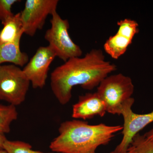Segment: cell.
<instances>
[{
    "label": "cell",
    "instance_id": "cell-1",
    "mask_svg": "<svg viewBox=\"0 0 153 153\" xmlns=\"http://www.w3.org/2000/svg\"><path fill=\"white\" fill-rule=\"evenodd\" d=\"M116 69L115 64L105 60L101 49H93L84 57L71 58L55 68L50 76L51 89L59 103L65 105L71 99L74 86L92 90Z\"/></svg>",
    "mask_w": 153,
    "mask_h": 153
},
{
    "label": "cell",
    "instance_id": "cell-2",
    "mask_svg": "<svg viewBox=\"0 0 153 153\" xmlns=\"http://www.w3.org/2000/svg\"><path fill=\"white\" fill-rule=\"evenodd\" d=\"M123 128L120 125H93L82 120L66 121L60 124L59 135L49 148L57 153H96L98 147L108 144Z\"/></svg>",
    "mask_w": 153,
    "mask_h": 153
},
{
    "label": "cell",
    "instance_id": "cell-9",
    "mask_svg": "<svg viewBox=\"0 0 153 153\" xmlns=\"http://www.w3.org/2000/svg\"><path fill=\"white\" fill-rule=\"evenodd\" d=\"M117 25L116 34L110 36L103 46L105 52L114 59H118L125 54L134 37L139 32L137 22L132 19L120 20Z\"/></svg>",
    "mask_w": 153,
    "mask_h": 153
},
{
    "label": "cell",
    "instance_id": "cell-6",
    "mask_svg": "<svg viewBox=\"0 0 153 153\" xmlns=\"http://www.w3.org/2000/svg\"><path fill=\"white\" fill-rule=\"evenodd\" d=\"M58 0H27L20 12L24 33L33 36L44 27L49 15L57 10Z\"/></svg>",
    "mask_w": 153,
    "mask_h": 153
},
{
    "label": "cell",
    "instance_id": "cell-12",
    "mask_svg": "<svg viewBox=\"0 0 153 153\" xmlns=\"http://www.w3.org/2000/svg\"><path fill=\"white\" fill-rule=\"evenodd\" d=\"M2 24L3 27L0 31V41L14 42L21 41L22 35L25 33L20 12L14 14Z\"/></svg>",
    "mask_w": 153,
    "mask_h": 153
},
{
    "label": "cell",
    "instance_id": "cell-8",
    "mask_svg": "<svg viewBox=\"0 0 153 153\" xmlns=\"http://www.w3.org/2000/svg\"><path fill=\"white\" fill-rule=\"evenodd\" d=\"M56 57L49 46L40 47L23 69L33 88H43L46 84L49 66Z\"/></svg>",
    "mask_w": 153,
    "mask_h": 153
},
{
    "label": "cell",
    "instance_id": "cell-17",
    "mask_svg": "<svg viewBox=\"0 0 153 153\" xmlns=\"http://www.w3.org/2000/svg\"><path fill=\"white\" fill-rule=\"evenodd\" d=\"M7 140L4 134L0 133V149H4V143Z\"/></svg>",
    "mask_w": 153,
    "mask_h": 153
},
{
    "label": "cell",
    "instance_id": "cell-3",
    "mask_svg": "<svg viewBox=\"0 0 153 153\" xmlns=\"http://www.w3.org/2000/svg\"><path fill=\"white\" fill-rule=\"evenodd\" d=\"M134 88L129 76L119 73L103 79L97 92L105 103L107 112L120 115L123 107L132 97Z\"/></svg>",
    "mask_w": 153,
    "mask_h": 153
},
{
    "label": "cell",
    "instance_id": "cell-19",
    "mask_svg": "<svg viewBox=\"0 0 153 153\" xmlns=\"http://www.w3.org/2000/svg\"><path fill=\"white\" fill-rule=\"evenodd\" d=\"M0 153H8L4 149H0Z\"/></svg>",
    "mask_w": 153,
    "mask_h": 153
},
{
    "label": "cell",
    "instance_id": "cell-4",
    "mask_svg": "<svg viewBox=\"0 0 153 153\" xmlns=\"http://www.w3.org/2000/svg\"><path fill=\"white\" fill-rule=\"evenodd\" d=\"M51 16V27L46 31L44 38L49 42V46L55 52L56 57L64 62L73 57H81L82 49L72 41L68 33V20L61 18L57 11Z\"/></svg>",
    "mask_w": 153,
    "mask_h": 153
},
{
    "label": "cell",
    "instance_id": "cell-11",
    "mask_svg": "<svg viewBox=\"0 0 153 153\" xmlns=\"http://www.w3.org/2000/svg\"><path fill=\"white\" fill-rule=\"evenodd\" d=\"M20 41H0V65L8 62L22 67L27 64L29 61V56L27 53L21 51Z\"/></svg>",
    "mask_w": 153,
    "mask_h": 153
},
{
    "label": "cell",
    "instance_id": "cell-20",
    "mask_svg": "<svg viewBox=\"0 0 153 153\" xmlns=\"http://www.w3.org/2000/svg\"><path fill=\"white\" fill-rule=\"evenodd\" d=\"M110 153H116L114 152V151H113V152H111ZM125 153H131V151L129 149H128V150L127 152H126Z\"/></svg>",
    "mask_w": 153,
    "mask_h": 153
},
{
    "label": "cell",
    "instance_id": "cell-18",
    "mask_svg": "<svg viewBox=\"0 0 153 153\" xmlns=\"http://www.w3.org/2000/svg\"><path fill=\"white\" fill-rule=\"evenodd\" d=\"M144 136L146 137L153 142V127L150 130L146 133Z\"/></svg>",
    "mask_w": 153,
    "mask_h": 153
},
{
    "label": "cell",
    "instance_id": "cell-7",
    "mask_svg": "<svg viewBox=\"0 0 153 153\" xmlns=\"http://www.w3.org/2000/svg\"><path fill=\"white\" fill-rule=\"evenodd\" d=\"M134 100L131 97L125 104L121 112L123 116V135L121 141L114 152L116 153H125L127 152L133 139L139 132L148 125L153 122V111L145 114H138L132 110Z\"/></svg>",
    "mask_w": 153,
    "mask_h": 153
},
{
    "label": "cell",
    "instance_id": "cell-14",
    "mask_svg": "<svg viewBox=\"0 0 153 153\" xmlns=\"http://www.w3.org/2000/svg\"><path fill=\"white\" fill-rule=\"evenodd\" d=\"M128 149L132 153H153V142L139 134L135 136Z\"/></svg>",
    "mask_w": 153,
    "mask_h": 153
},
{
    "label": "cell",
    "instance_id": "cell-13",
    "mask_svg": "<svg viewBox=\"0 0 153 153\" xmlns=\"http://www.w3.org/2000/svg\"><path fill=\"white\" fill-rule=\"evenodd\" d=\"M16 106L12 105L0 104V133L5 134L10 131L11 123L18 118Z\"/></svg>",
    "mask_w": 153,
    "mask_h": 153
},
{
    "label": "cell",
    "instance_id": "cell-16",
    "mask_svg": "<svg viewBox=\"0 0 153 153\" xmlns=\"http://www.w3.org/2000/svg\"><path fill=\"white\" fill-rule=\"evenodd\" d=\"M20 1L0 0V21L2 23L14 15L12 12V7L14 4Z\"/></svg>",
    "mask_w": 153,
    "mask_h": 153
},
{
    "label": "cell",
    "instance_id": "cell-10",
    "mask_svg": "<svg viewBox=\"0 0 153 153\" xmlns=\"http://www.w3.org/2000/svg\"><path fill=\"white\" fill-rule=\"evenodd\" d=\"M106 112L105 103L97 92L87 93L79 97L78 101L73 105L72 117L85 120L96 116L102 117Z\"/></svg>",
    "mask_w": 153,
    "mask_h": 153
},
{
    "label": "cell",
    "instance_id": "cell-21",
    "mask_svg": "<svg viewBox=\"0 0 153 153\" xmlns=\"http://www.w3.org/2000/svg\"></svg>",
    "mask_w": 153,
    "mask_h": 153
},
{
    "label": "cell",
    "instance_id": "cell-15",
    "mask_svg": "<svg viewBox=\"0 0 153 153\" xmlns=\"http://www.w3.org/2000/svg\"><path fill=\"white\" fill-rule=\"evenodd\" d=\"M4 149L8 153H45L32 149L31 145L21 141L7 140L4 143Z\"/></svg>",
    "mask_w": 153,
    "mask_h": 153
},
{
    "label": "cell",
    "instance_id": "cell-5",
    "mask_svg": "<svg viewBox=\"0 0 153 153\" xmlns=\"http://www.w3.org/2000/svg\"><path fill=\"white\" fill-rule=\"evenodd\" d=\"M30 82L23 69L14 65H0V100L16 106L25 101Z\"/></svg>",
    "mask_w": 153,
    "mask_h": 153
}]
</instances>
